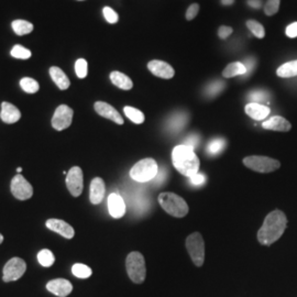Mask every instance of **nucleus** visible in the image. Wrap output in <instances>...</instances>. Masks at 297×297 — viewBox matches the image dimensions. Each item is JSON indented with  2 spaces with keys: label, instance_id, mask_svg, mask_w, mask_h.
Wrapping results in <instances>:
<instances>
[{
  "label": "nucleus",
  "instance_id": "412c9836",
  "mask_svg": "<svg viewBox=\"0 0 297 297\" xmlns=\"http://www.w3.org/2000/svg\"><path fill=\"white\" fill-rule=\"evenodd\" d=\"M50 76L52 78V81L56 84V86L61 90H65L70 87V78L66 76L65 73L60 68H57V66H52L50 69Z\"/></svg>",
  "mask_w": 297,
  "mask_h": 297
},
{
  "label": "nucleus",
  "instance_id": "6ab92c4d",
  "mask_svg": "<svg viewBox=\"0 0 297 297\" xmlns=\"http://www.w3.org/2000/svg\"><path fill=\"white\" fill-rule=\"evenodd\" d=\"M262 127L266 130L281 132H287L292 129V125H290L285 118H283L281 116H273L269 118L262 124Z\"/></svg>",
  "mask_w": 297,
  "mask_h": 297
},
{
  "label": "nucleus",
  "instance_id": "aec40b11",
  "mask_svg": "<svg viewBox=\"0 0 297 297\" xmlns=\"http://www.w3.org/2000/svg\"><path fill=\"white\" fill-rule=\"evenodd\" d=\"M245 110L248 116L258 121L264 120L271 112L270 108L268 106L257 104V102H249V104L246 106Z\"/></svg>",
  "mask_w": 297,
  "mask_h": 297
},
{
  "label": "nucleus",
  "instance_id": "37998d69",
  "mask_svg": "<svg viewBox=\"0 0 297 297\" xmlns=\"http://www.w3.org/2000/svg\"><path fill=\"white\" fill-rule=\"evenodd\" d=\"M190 179H191L192 184H194V185H202L203 183H205V180H206L205 175L199 174V173L193 175V176Z\"/></svg>",
  "mask_w": 297,
  "mask_h": 297
},
{
  "label": "nucleus",
  "instance_id": "393cba45",
  "mask_svg": "<svg viewBox=\"0 0 297 297\" xmlns=\"http://www.w3.org/2000/svg\"><path fill=\"white\" fill-rule=\"evenodd\" d=\"M11 27L17 35L29 34L33 31V24L27 20H15L11 23Z\"/></svg>",
  "mask_w": 297,
  "mask_h": 297
},
{
  "label": "nucleus",
  "instance_id": "0eeeda50",
  "mask_svg": "<svg viewBox=\"0 0 297 297\" xmlns=\"http://www.w3.org/2000/svg\"><path fill=\"white\" fill-rule=\"evenodd\" d=\"M186 249L196 266H202L205 261V242L199 232L190 234L186 239Z\"/></svg>",
  "mask_w": 297,
  "mask_h": 297
},
{
  "label": "nucleus",
  "instance_id": "9b49d317",
  "mask_svg": "<svg viewBox=\"0 0 297 297\" xmlns=\"http://www.w3.org/2000/svg\"><path fill=\"white\" fill-rule=\"evenodd\" d=\"M66 186L74 197L81 195L84 187V176L80 166H74L70 169L66 176Z\"/></svg>",
  "mask_w": 297,
  "mask_h": 297
},
{
  "label": "nucleus",
  "instance_id": "4be33fe9",
  "mask_svg": "<svg viewBox=\"0 0 297 297\" xmlns=\"http://www.w3.org/2000/svg\"><path fill=\"white\" fill-rule=\"evenodd\" d=\"M110 81L111 83L120 89L130 90L133 87V83L129 76L118 71H113L110 73Z\"/></svg>",
  "mask_w": 297,
  "mask_h": 297
},
{
  "label": "nucleus",
  "instance_id": "c756f323",
  "mask_svg": "<svg viewBox=\"0 0 297 297\" xmlns=\"http://www.w3.org/2000/svg\"><path fill=\"white\" fill-rule=\"evenodd\" d=\"M10 54H11L12 57L19 58V60H28L32 55V53H31V51L29 50V48L24 47L20 44H16L14 47H12Z\"/></svg>",
  "mask_w": 297,
  "mask_h": 297
},
{
  "label": "nucleus",
  "instance_id": "e433bc0d",
  "mask_svg": "<svg viewBox=\"0 0 297 297\" xmlns=\"http://www.w3.org/2000/svg\"><path fill=\"white\" fill-rule=\"evenodd\" d=\"M186 120L187 119L185 114H177V116H175L171 121H169V127L174 130H179L185 126Z\"/></svg>",
  "mask_w": 297,
  "mask_h": 297
},
{
  "label": "nucleus",
  "instance_id": "2f4dec72",
  "mask_svg": "<svg viewBox=\"0 0 297 297\" xmlns=\"http://www.w3.org/2000/svg\"><path fill=\"white\" fill-rule=\"evenodd\" d=\"M226 142L223 139H215V140L210 141L207 147V152L211 155H216L218 153L222 152L223 148H225Z\"/></svg>",
  "mask_w": 297,
  "mask_h": 297
},
{
  "label": "nucleus",
  "instance_id": "a18cd8bd",
  "mask_svg": "<svg viewBox=\"0 0 297 297\" xmlns=\"http://www.w3.org/2000/svg\"><path fill=\"white\" fill-rule=\"evenodd\" d=\"M247 4L249 5L250 7L253 8V9H259L260 7H261L262 2H261V0H248Z\"/></svg>",
  "mask_w": 297,
  "mask_h": 297
},
{
  "label": "nucleus",
  "instance_id": "f257e3e1",
  "mask_svg": "<svg viewBox=\"0 0 297 297\" xmlns=\"http://www.w3.org/2000/svg\"><path fill=\"white\" fill-rule=\"evenodd\" d=\"M287 226V218L281 210H273L265 217L258 232V240L263 246H271L280 239Z\"/></svg>",
  "mask_w": 297,
  "mask_h": 297
},
{
  "label": "nucleus",
  "instance_id": "cd10ccee",
  "mask_svg": "<svg viewBox=\"0 0 297 297\" xmlns=\"http://www.w3.org/2000/svg\"><path fill=\"white\" fill-rule=\"evenodd\" d=\"M72 273L78 278H88L92 276L93 271L87 265L76 263L72 266Z\"/></svg>",
  "mask_w": 297,
  "mask_h": 297
},
{
  "label": "nucleus",
  "instance_id": "a211bd4d",
  "mask_svg": "<svg viewBox=\"0 0 297 297\" xmlns=\"http://www.w3.org/2000/svg\"><path fill=\"white\" fill-rule=\"evenodd\" d=\"M0 118L6 124H16L21 118V112L15 105L10 102L4 101L2 104V111H0Z\"/></svg>",
  "mask_w": 297,
  "mask_h": 297
},
{
  "label": "nucleus",
  "instance_id": "c03bdc74",
  "mask_svg": "<svg viewBox=\"0 0 297 297\" xmlns=\"http://www.w3.org/2000/svg\"><path fill=\"white\" fill-rule=\"evenodd\" d=\"M198 142H199V137L197 135H192L185 140V144L190 145V147H192V148L197 147Z\"/></svg>",
  "mask_w": 297,
  "mask_h": 297
},
{
  "label": "nucleus",
  "instance_id": "20e7f679",
  "mask_svg": "<svg viewBox=\"0 0 297 297\" xmlns=\"http://www.w3.org/2000/svg\"><path fill=\"white\" fill-rule=\"evenodd\" d=\"M126 268L130 280L136 284H141L145 280L147 268H145L144 257L140 252H131L126 260Z\"/></svg>",
  "mask_w": 297,
  "mask_h": 297
},
{
  "label": "nucleus",
  "instance_id": "f03ea898",
  "mask_svg": "<svg viewBox=\"0 0 297 297\" xmlns=\"http://www.w3.org/2000/svg\"><path fill=\"white\" fill-rule=\"evenodd\" d=\"M172 163L177 172L186 177H192L193 175L197 174L201 165L194 148L186 144L177 145L173 149Z\"/></svg>",
  "mask_w": 297,
  "mask_h": 297
},
{
  "label": "nucleus",
  "instance_id": "a19ab883",
  "mask_svg": "<svg viewBox=\"0 0 297 297\" xmlns=\"http://www.w3.org/2000/svg\"><path fill=\"white\" fill-rule=\"evenodd\" d=\"M231 33H232V28L230 27L221 26L219 29H218V36H219L220 39H227Z\"/></svg>",
  "mask_w": 297,
  "mask_h": 297
},
{
  "label": "nucleus",
  "instance_id": "4c0bfd02",
  "mask_svg": "<svg viewBox=\"0 0 297 297\" xmlns=\"http://www.w3.org/2000/svg\"><path fill=\"white\" fill-rule=\"evenodd\" d=\"M225 87V83L223 82H215L213 84H210V86L207 88V93L209 95H217L218 93H220L221 90Z\"/></svg>",
  "mask_w": 297,
  "mask_h": 297
},
{
  "label": "nucleus",
  "instance_id": "473e14b6",
  "mask_svg": "<svg viewBox=\"0 0 297 297\" xmlns=\"http://www.w3.org/2000/svg\"><path fill=\"white\" fill-rule=\"evenodd\" d=\"M75 73L78 78H85L88 74V63L85 58H78L75 62Z\"/></svg>",
  "mask_w": 297,
  "mask_h": 297
},
{
  "label": "nucleus",
  "instance_id": "b1692460",
  "mask_svg": "<svg viewBox=\"0 0 297 297\" xmlns=\"http://www.w3.org/2000/svg\"><path fill=\"white\" fill-rule=\"evenodd\" d=\"M277 76L282 78H289L297 76V60L290 61V62L284 63L276 71Z\"/></svg>",
  "mask_w": 297,
  "mask_h": 297
},
{
  "label": "nucleus",
  "instance_id": "5701e85b",
  "mask_svg": "<svg viewBox=\"0 0 297 297\" xmlns=\"http://www.w3.org/2000/svg\"><path fill=\"white\" fill-rule=\"evenodd\" d=\"M247 70L242 62H233L226 66V69L222 72V76L225 78H231L239 75H246Z\"/></svg>",
  "mask_w": 297,
  "mask_h": 297
},
{
  "label": "nucleus",
  "instance_id": "7ed1b4c3",
  "mask_svg": "<svg viewBox=\"0 0 297 297\" xmlns=\"http://www.w3.org/2000/svg\"><path fill=\"white\" fill-rule=\"evenodd\" d=\"M159 201L161 207L164 209L168 215L176 218L185 217L189 214V205L181 196L174 193H162L159 195Z\"/></svg>",
  "mask_w": 297,
  "mask_h": 297
},
{
  "label": "nucleus",
  "instance_id": "9d476101",
  "mask_svg": "<svg viewBox=\"0 0 297 297\" xmlns=\"http://www.w3.org/2000/svg\"><path fill=\"white\" fill-rule=\"evenodd\" d=\"M73 109L66 105H61L56 108L54 116L52 118V127L57 131H62L72 125Z\"/></svg>",
  "mask_w": 297,
  "mask_h": 297
},
{
  "label": "nucleus",
  "instance_id": "f8f14e48",
  "mask_svg": "<svg viewBox=\"0 0 297 297\" xmlns=\"http://www.w3.org/2000/svg\"><path fill=\"white\" fill-rule=\"evenodd\" d=\"M148 69L153 75H155L156 77L163 78V80H171L175 74L174 69L171 65L164 62V61H160V60L150 61L148 64Z\"/></svg>",
  "mask_w": 297,
  "mask_h": 297
},
{
  "label": "nucleus",
  "instance_id": "423d86ee",
  "mask_svg": "<svg viewBox=\"0 0 297 297\" xmlns=\"http://www.w3.org/2000/svg\"><path fill=\"white\" fill-rule=\"evenodd\" d=\"M244 164L252 169L254 172L259 173H271L280 168L281 163L275 159H271L268 156H260V155H252L248 156L244 159Z\"/></svg>",
  "mask_w": 297,
  "mask_h": 297
},
{
  "label": "nucleus",
  "instance_id": "ea45409f",
  "mask_svg": "<svg viewBox=\"0 0 297 297\" xmlns=\"http://www.w3.org/2000/svg\"><path fill=\"white\" fill-rule=\"evenodd\" d=\"M244 64H245L246 70H247V73H246V75H245V76H247V75H250L251 73L253 72V70L256 69L257 61H256V58H254V57H249V58H247V60L245 61Z\"/></svg>",
  "mask_w": 297,
  "mask_h": 297
},
{
  "label": "nucleus",
  "instance_id": "1a4fd4ad",
  "mask_svg": "<svg viewBox=\"0 0 297 297\" xmlns=\"http://www.w3.org/2000/svg\"><path fill=\"white\" fill-rule=\"evenodd\" d=\"M11 193L16 198L20 201H27L33 195V189L31 184L24 179L22 175L18 174L11 181Z\"/></svg>",
  "mask_w": 297,
  "mask_h": 297
},
{
  "label": "nucleus",
  "instance_id": "f3484780",
  "mask_svg": "<svg viewBox=\"0 0 297 297\" xmlns=\"http://www.w3.org/2000/svg\"><path fill=\"white\" fill-rule=\"evenodd\" d=\"M46 227L52 230L54 232H57L61 235H63L66 239H72L74 237L75 231L73 227L70 225V223L65 222L64 220H60V219H48L46 221Z\"/></svg>",
  "mask_w": 297,
  "mask_h": 297
},
{
  "label": "nucleus",
  "instance_id": "39448f33",
  "mask_svg": "<svg viewBox=\"0 0 297 297\" xmlns=\"http://www.w3.org/2000/svg\"><path fill=\"white\" fill-rule=\"evenodd\" d=\"M157 172H159V166H157L156 161L148 157V159L139 161L132 166L130 169V176L132 180L144 183V182L155 179Z\"/></svg>",
  "mask_w": 297,
  "mask_h": 297
},
{
  "label": "nucleus",
  "instance_id": "49530a36",
  "mask_svg": "<svg viewBox=\"0 0 297 297\" xmlns=\"http://www.w3.org/2000/svg\"><path fill=\"white\" fill-rule=\"evenodd\" d=\"M234 3V0H221V4L223 6H230Z\"/></svg>",
  "mask_w": 297,
  "mask_h": 297
},
{
  "label": "nucleus",
  "instance_id": "72a5a7b5",
  "mask_svg": "<svg viewBox=\"0 0 297 297\" xmlns=\"http://www.w3.org/2000/svg\"><path fill=\"white\" fill-rule=\"evenodd\" d=\"M249 99L251 102L264 105V102L269 100V94L264 90H253L252 93L249 94Z\"/></svg>",
  "mask_w": 297,
  "mask_h": 297
},
{
  "label": "nucleus",
  "instance_id": "58836bf2",
  "mask_svg": "<svg viewBox=\"0 0 297 297\" xmlns=\"http://www.w3.org/2000/svg\"><path fill=\"white\" fill-rule=\"evenodd\" d=\"M199 11V5L198 4H193L191 5L189 9L186 11V19L187 20H193L195 19V17L197 16Z\"/></svg>",
  "mask_w": 297,
  "mask_h": 297
},
{
  "label": "nucleus",
  "instance_id": "7c9ffc66",
  "mask_svg": "<svg viewBox=\"0 0 297 297\" xmlns=\"http://www.w3.org/2000/svg\"><path fill=\"white\" fill-rule=\"evenodd\" d=\"M247 27L252 32V34L254 36H257V38L263 39L265 36V30L260 22H258L256 20H249V21H247Z\"/></svg>",
  "mask_w": 297,
  "mask_h": 297
},
{
  "label": "nucleus",
  "instance_id": "2eb2a0df",
  "mask_svg": "<svg viewBox=\"0 0 297 297\" xmlns=\"http://www.w3.org/2000/svg\"><path fill=\"white\" fill-rule=\"evenodd\" d=\"M108 210L111 217L119 219L126 214V204L124 198L116 193H112L108 197Z\"/></svg>",
  "mask_w": 297,
  "mask_h": 297
},
{
  "label": "nucleus",
  "instance_id": "f704fd0d",
  "mask_svg": "<svg viewBox=\"0 0 297 297\" xmlns=\"http://www.w3.org/2000/svg\"><path fill=\"white\" fill-rule=\"evenodd\" d=\"M280 8V0H268L265 4L264 12L266 16H273Z\"/></svg>",
  "mask_w": 297,
  "mask_h": 297
},
{
  "label": "nucleus",
  "instance_id": "4468645a",
  "mask_svg": "<svg viewBox=\"0 0 297 297\" xmlns=\"http://www.w3.org/2000/svg\"><path fill=\"white\" fill-rule=\"evenodd\" d=\"M46 289L58 297H66L72 293L73 285L65 278H55L46 284Z\"/></svg>",
  "mask_w": 297,
  "mask_h": 297
},
{
  "label": "nucleus",
  "instance_id": "c85d7f7f",
  "mask_svg": "<svg viewBox=\"0 0 297 297\" xmlns=\"http://www.w3.org/2000/svg\"><path fill=\"white\" fill-rule=\"evenodd\" d=\"M38 261L42 266L48 268V266H51L54 263V261H55V258H54V254L52 253V251L43 249L38 253Z\"/></svg>",
  "mask_w": 297,
  "mask_h": 297
},
{
  "label": "nucleus",
  "instance_id": "ddd939ff",
  "mask_svg": "<svg viewBox=\"0 0 297 297\" xmlns=\"http://www.w3.org/2000/svg\"><path fill=\"white\" fill-rule=\"evenodd\" d=\"M95 110L99 116L107 118L109 120L113 121L117 125H124L123 116L114 109L111 105L107 104L105 101H97L95 102Z\"/></svg>",
  "mask_w": 297,
  "mask_h": 297
},
{
  "label": "nucleus",
  "instance_id": "de8ad7c7",
  "mask_svg": "<svg viewBox=\"0 0 297 297\" xmlns=\"http://www.w3.org/2000/svg\"><path fill=\"white\" fill-rule=\"evenodd\" d=\"M3 241H4V237H3V234L0 233V245L3 244Z\"/></svg>",
  "mask_w": 297,
  "mask_h": 297
},
{
  "label": "nucleus",
  "instance_id": "dca6fc26",
  "mask_svg": "<svg viewBox=\"0 0 297 297\" xmlns=\"http://www.w3.org/2000/svg\"><path fill=\"white\" fill-rule=\"evenodd\" d=\"M106 193L105 182L100 177H95L90 183L89 201L93 205H98L102 202Z\"/></svg>",
  "mask_w": 297,
  "mask_h": 297
},
{
  "label": "nucleus",
  "instance_id": "a878e982",
  "mask_svg": "<svg viewBox=\"0 0 297 297\" xmlns=\"http://www.w3.org/2000/svg\"><path fill=\"white\" fill-rule=\"evenodd\" d=\"M124 111L125 114L127 117H128L132 123H135L137 125H141L144 123V113L142 111L139 110L137 108H133L130 106H126L124 108Z\"/></svg>",
  "mask_w": 297,
  "mask_h": 297
},
{
  "label": "nucleus",
  "instance_id": "6e6552de",
  "mask_svg": "<svg viewBox=\"0 0 297 297\" xmlns=\"http://www.w3.org/2000/svg\"><path fill=\"white\" fill-rule=\"evenodd\" d=\"M27 264L20 258H12L6 263L4 268V282H12L17 281L26 273Z\"/></svg>",
  "mask_w": 297,
  "mask_h": 297
},
{
  "label": "nucleus",
  "instance_id": "79ce46f5",
  "mask_svg": "<svg viewBox=\"0 0 297 297\" xmlns=\"http://www.w3.org/2000/svg\"><path fill=\"white\" fill-rule=\"evenodd\" d=\"M285 33L288 36V38H296L297 36V22L290 23L289 26H287Z\"/></svg>",
  "mask_w": 297,
  "mask_h": 297
},
{
  "label": "nucleus",
  "instance_id": "c9c22d12",
  "mask_svg": "<svg viewBox=\"0 0 297 297\" xmlns=\"http://www.w3.org/2000/svg\"><path fill=\"white\" fill-rule=\"evenodd\" d=\"M102 14H104L105 19L108 23L113 24V23H117L119 20V16L116 11H114L112 8L110 7H105L102 9Z\"/></svg>",
  "mask_w": 297,
  "mask_h": 297
},
{
  "label": "nucleus",
  "instance_id": "09e8293b",
  "mask_svg": "<svg viewBox=\"0 0 297 297\" xmlns=\"http://www.w3.org/2000/svg\"><path fill=\"white\" fill-rule=\"evenodd\" d=\"M17 172H18V173H19V174H20V173H21V172H22V167H18V168H17Z\"/></svg>",
  "mask_w": 297,
  "mask_h": 297
},
{
  "label": "nucleus",
  "instance_id": "bb28decb",
  "mask_svg": "<svg viewBox=\"0 0 297 297\" xmlns=\"http://www.w3.org/2000/svg\"><path fill=\"white\" fill-rule=\"evenodd\" d=\"M20 87L28 94H34L40 89V85L31 77H23L20 81Z\"/></svg>",
  "mask_w": 297,
  "mask_h": 297
}]
</instances>
